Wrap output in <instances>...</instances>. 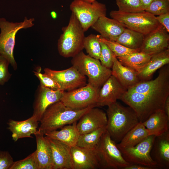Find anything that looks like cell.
Returning a JSON list of instances; mask_svg holds the SVG:
<instances>
[{"mask_svg":"<svg viewBox=\"0 0 169 169\" xmlns=\"http://www.w3.org/2000/svg\"><path fill=\"white\" fill-rule=\"evenodd\" d=\"M169 96V66L167 65L155 79L141 81L127 90L120 100L132 108L143 122L156 111L163 110Z\"/></svg>","mask_w":169,"mask_h":169,"instance_id":"cell-1","label":"cell"},{"mask_svg":"<svg viewBox=\"0 0 169 169\" xmlns=\"http://www.w3.org/2000/svg\"><path fill=\"white\" fill-rule=\"evenodd\" d=\"M94 105L75 110L65 106L60 100L49 105L44 113L40 120L38 131L44 135L57 130L64 126L77 121L81 117Z\"/></svg>","mask_w":169,"mask_h":169,"instance_id":"cell-2","label":"cell"},{"mask_svg":"<svg viewBox=\"0 0 169 169\" xmlns=\"http://www.w3.org/2000/svg\"><path fill=\"white\" fill-rule=\"evenodd\" d=\"M108 106L106 131L114 141L119 142L140 121L129 106L125 107L116 101Z\"/></svg>","mask_w":169,"mask_h":169,"instance_id":"cell-3","label":"cell"},{"mask_svg":"<svg viewBox=\"0 0 169 169\" xmlns=\"http://www.w3.org/2000/svg\"><path fill=\"white\" fill-rule=\"evenodd\" d=\"M62 30L63 33L58 42L59 53L64 58L73 57L84 49V31L72 13L68 25Z\"/></svg>","mask_w":169,"mask_h":169,"instance_id":"cell-4","label":"cell"},{"mask_svg":"<svg viewBox=\"0 0 169 169\" xmlns=\"http://www.w3.org/2000/svg\"><path fill=\"white\" fill-rule=\"evenodd\" d=\"M71 63L80 73L88 77V83L98 89L111 75L110 69L103 66L99 60L85 54L82 51L72 57Z\"/></svg>","mask_w":169,"mask_h":169,"instance_id":"cell-5","label":"cell"},{"mask_svg":"<svg viewBox=\"0 0 169 169\" xmlns=\"http://www.w3.org/2000/svg\"><path fill=\"white\" fill-rule=\"evenodd\" d=\"M33 18H24L23 21L10 22L4 18H0V54L6 58L14 70L17 69V63L13 56L15 37L18 31L22 29L33 27Z\"/></svg>","mask_w":169,"mask_h":169,"instance_id":"cell-6","label":"cell"},{"mask_svg":"<svg viewBox=\"0 0 169 169\" xmlns=\"http://www.w3.org/2000/svg\"><path fill=\"white\" fill-rule=\"evenodd\" d=\"M110 15L123 24L126 28L145 35L154 31L162 25L156 16L146 12L129 13L118 10H112Z\"/></svg>","mask_w":169,"mask_h":169,"instance_id":"cell-7","label":"cell"},{"mask_svg":"<svg viewBox=\"0 0 169 169\" xmlns=\"http://www.w3.org/2000/svg\"><path fill=\"white\" fill-rule=\"evenodd\" d=\"M96 149L100 168L124 169L131 164L124 158L116 142L106 131L101 136Z\"/></svg>","mask_w":169,"mask_h":169,"instance_id":"cell-8","label":"cell"},{"mask_svg":"<svg viewBox=\"0 0 169 169\" xmlns=\"http://www.w3.org/2000/svg\"><path fill=\"white\" fill-rule=\"evenodd\" d=\"M69 8L84 32L91 27L100 18L106 16L105 5L96 0L92 3L83 0H74L70 3Z\"/></svg>","mask_w":169,"mask_h":169,"instance_id":"cell-9","label":"cell"},{"mask_svg":"<svg viewBox=\"0 0 169 169\" xmlns=\"http://www.w3.org/2000/svg\"><path fill=\"white\" fill-rule=\"evenodd\" d=\"M99 89L88 83L84 86L64 91L60 101L73 109L80 110L92 105L96 107Z\"/></svg>","mask_w":169,"mask_h":169,"instance_id":"cell-10","label":"cell"},{"mask_svg":"<svg viewBox=\"0 0 169 169\" xmlns=\"http://www.w3.org/2000/svg\"><path fill=\"white\" fill-rule=\"evenodd\" d=\"M156 137L154 135H150L135 146L118 148L125 160L131 164H139L152 169L158 168L151 156Z\"/></svg>","mask_w":169,"mask_h":169,"instance_id":"cell-11","label":"cell"},{"mask_svg":"<svg viewBox=\"0 0 169 169\" xmlns=\"http://www.w3.org/2000/svg\"><path fill=\"white\" fill-rule=\"evenodd\" d=\"M44 74L54 80L60 85L61 90L70 91L84 86L87 84L86 76L73 66L61 70H55L46 68Z\"/></svg>","mask_w":169,"mask_h":169,"instance_id":"cell-12","label":"cell"},{"mask_svg":"<svg viewBox=\"0 0 169 169\" xmlns=\"http://www.w3.org/2000/svg\"><path fill=\"white\" fill-rule=\"evenodd\" d=\"M169 33L162 25L144 35L140 51L150 55L160 53L169 49Z\"/></svg>","mask_w":169,"mask_h":169,"instance_id":"cell-13","label":"cell"},{"mask_svg":"<svg viewBox=\"0 0 169 169\" xmlns=\"http://www.w3.org/2000/svg\"><path fill=\"white\" fill-rule=\"evenodd\" d=\"M73 169L100 168L96 147L89 148L75 146L70 149Z\"/></svg>","mask_w":169,"mask_h":169,"instance_id":"cell-14","label":"cell"},{"mask_svg":"<svg viewBox=\"0 0 169 169\" xmlns=\"http://www.w3.org/2000/svg\"><path fill=\"white\" fill-rule=\"evenodd\" d=\"M99 90L96 106H107L120 100L126 90L111 75Z\"/></svg>","mask_w":169,"mask_h":169,"instance_id":"cell-15","label":"cell"},{"mask_svg":"<svg viewBox=\"0 0 169 169\" xmlns=\"http://www.w3.org/2000/svg\"><path fill=\"white\" fill-rule=\"evenodd\" d=\"M79 120L77 127L81 135L106 127L107 117L102 110L94 107L84 113Z\"/></svg>","mask_w":169,"mask_h":169,"instance_id":"cell-16","label":"cell"},{"mask_svg":"<svg viewBox=\"0 0 169 169\" xmlns=\"http://www.w3.org/2000/svg\"><path fill=\"white\" fill-rule=\"evenodd\" d=\"M64 91L62 90H54L40 86L34 103L33 116L39 121L47 108L60 100Z\"/></svg>","mask_w":169,"mask_h":169,"instance_id":"cell-17","label":"cell"},{"mask_svg":"<svg viewBox=\"0 0 169 169\" xmlns=\"http://www.w3.org/2000/svg\"><path fill=\"white\" fill-rule=\"evenodd\" d=\"M45 136L51 148L53 169H73L71 147L58 140Z\"/></svg>","mask_w":169,"mask_h":169,"instance_id":"cell-18","label":"cell"},{"mask_svg":"<svg viewBox=\"0 0 169 169\" xmlns=\"http://www.w3.org/2000/svg\"><path fill=\"white\" fill-rule=\"evenodd\" d=\"M91 27L100 33L102 37L114 41H116L126 28L120 22L106 16L100 18Z\"/></svg>","mask_w":169,"mask_h":169,"instance_id":"cell-19","label":"cell"},{"mask_svg":"<svg viewBox=\"0 0 169 169\" xmlns=\"http://www.w3.org/2000/svg\"><path fill=\"white\" fill-rule=\"evenodd\" d=\"M158 168H169V131L156 136L151 152Z\"/></svg>","mask_w":169,"mask_h":169,"instance_id":"cell-20","label":"cell"},{"mask_svg":"<svg viewBox=\"0 0 169 169\" xmlns=\"http://www.w3.org/2000/svg\"><path fill=\"white\" fill-rule=\"evenodd\" d=\"M38 121L33 115L27 120L18 121L10 119L8 122V129L12 132L13 140L16 141L19 139L33 137L31 135L37 131Z\"/></svg>","mask_w":169,"mask_h":169,"instance_id":"cell-21","label":"cell"},{"mask_svg":"<svg viewBox=\"0 0 169 169\" xmlns=\"http://www.w3.org/2000/svg\"><path fill=\"white\" fill-rule=\"evenodd\" d=\"M34 135L37 144L35 152L39 169H53L52 151L48 141L38 130Z\"/></svg>","mask_w":169,"mask_h":169,"instance_id":"cell-22","label":"cell"},{"mask_svg":"<svg viewBox=\"0 0 169 169\" xmlns=\"http://www.w3.org/2000/svg\"><path fill=\"white\" fill-rule=\"evenodd\" d=\"M111 75L115 77L126 90L140 81L138 73L133 69L123 65L114 55Z\"/></svg>","mask_w":169,"mask_h":169,"instance_id":"cell-23","label":"cell"},{"mask_svg":"<svg viewBox=\"0 0 169 169\" xmlns=\"http://www.w3.org/2000/svg\"><path fill=\"white\" fill-rule=\"evenodd\" d=\"M142 123L150 135L157 136L169 131V117L163 110L152 113Z\"/></svg>","mask_w":169,"mask_h":169,"instance_id":"cell-24","label":"cell"},{"mask_svg":"<svg viewBox=\"0 0 169 169\" xmlns=\"http://www.w3.org/2000/svg\"><path fill=\"white\" fill-rule=\"evenodd\" d=\"M169 63V49L152 55L149 60L138 73L140 81L150 80L158 69Z\"/></svg>","mask_w":169,"mask_h":169,"instance_id":"cell-25","label":"cell"},{"mask_svg":"<svg viewBox=\"0 0 169 169\" xmlns=\"http://www.w3.org/2000/svg\"><path fill=\"white\" fill-rule=\"evenodd\" d=\"M77 121L72 125H65L60 131L55 130L46 133L49 138L58 140L71 147L76 145L80 135L77 127Z\"/></svg>","mask_w":169,"mask_h":169,"instance_id":"cell-26","label":"cell"},{"mask_svg":"<svg viewBox=\"0 0 169 169\" xmlns=\"http://www.w3.org/2000/svg\"><path fill=\"white\" fill-rule=\"evenodd\" d=\"M150 135L142 122L140 121L128 131L120 143L116 144L119 148L131 147L136 146Z\"/></svg>","mask_w":169,"mask_h":169,"instance_id":"cell-27","label":"cell"},{"mask_svg":"<svg viewBox=\"0 0 169 169\" xmlns=\"http://www.w3.org/2000/svg\"><path fill=\"white\" fill-rule=\"evenodd\" d=\"M152 55L139 51L116 57L124 65L139 73L145 67Z\"/></svg>","mask_w":169,"mask_h":169,"instance_id":"cell-28","label":"cell"},{"mask_svg":"<svg viewBox=\"0 0 169 169\" xmlns=\"http://www.w3.org/2000/svg\"><path fill=\"white\" fill-rule=\"evenodd\" d=\"M144 36L141 33L126 28L115 41L128 48L140 50Z\"/></svg>","mask_w":169,"mask_h":169,"instance_id":"cell-29","label":"cell"},{"mask_svg":"<svg viewBox=\"0 0 169 169\" xmlns=\"http://www.w3.org/2000/svg\"><path fill=\"white\" fill-rule=\"evenodd\" d=\"M106 131V127H103L89 133L80 135L76 146L89 148L96 147L101 136Z\"/></svg>","mask_w":169,"mask_h":169,"instance_id":"cell-30","label":"cell"},{"mask_svg":"<svg viewBox=\"0 0 169 169\" xmlns=\"http://www.w3.org/2000/svg\"><path fill=\"white\" fill-rule=\"evenodd\" d=\"M100 35L91 34L85 37L84 41V47L88 55L95 59H99L101 52Z\"/></svg>","mask_w":169,"mask_h":169,"instance_id":"cell-31","label":"cell"},{"mask_svg":"<svg viewBox=\"0 0 169 169\" xmlns=\"http://www.w3.org/2000/svg\"><path fill=\"white\" fill-rule=\"evenodd\" d=\"M118 10L129 13L141 12L145 11L140 0H116Z\"/></svg>","mask_w":169,"mask_h":169,"instance_id":"cell-32","label":"cell"},{"mask_svg":"<svg viewBox=\"0 0 169 169\" xmlns=\"http://www.w3.org/2000/svg\"><path fill=\"white\" fill-rule=\"evenodd\" d=\"M107 44L116 57L127 55L130 54L140 51V50L128 48L115 41H111L102 37L100 39Z\"/></svg>","mask_w":169,"mask_h":169,"instance_id":"cell-33","label":"cell"},{"mask_svg":"<svg viewBox=\"0 0 169 169\" xmlns=\"http://www.w3.org/2000/svg\"><path fill=\"white\" fill-rule=\"evenodd\" d=\"M10 169H39L35 151L24 159L14 161Z\"/></svg>","mask_w":169,"mask_h":169,"instance_id":"cell-34","label":"cell"},{"mask_svg":"<svg viewBox=\"0 0 169 169\" xmlns=\"http://www.w3.org/2000/svg\"><path fill=\"white\" fill-rule=\"evenodd\" d=\"M145 11L155 16L169 13V0H154Z\"/></svg>","mask_w":169,"mask_h":169,"instance_id":"cell-35","label":"cell"},{"mask_svg":"<svg viewBox=\"0 0 169 169\" xmlns=\"http://www.w3.org/2000/svg\"><path fill=\"white\" fill-rule=\"evenodd\" d=\"M41 68L38 67L33 71L34 75L40 81L41 86L54 90H61L60 85L54 80L49 76L41 73Z\"/></svg>","mask_w":169,"mask_h":169,"instance_id":"cell-36","label":"cell"},{"mask_svg":"<svg viewBox=\"0 0 169 169\" xmlns=\"http://www.w3.org/2000/svg\"><path fill=\"white\" fill-rule=\"evenodd\" d=\"M100 42L101 52L99 60L103 66L110 69L113 64L115 55L107 44L101 41Z\"/></svg>","mask_w":169,"mask_h":169,"instance_id":"cell-37","label":"cell"},{"mask_svg":"<svg viewBox=\"0 0 169 169\" xmlns=\"http://www.w3.org/2000/svg\"><path fill=\"white\" fill-rule=\"evenodd\" d=\"M8 61L0 54V84L3 85L10 78L11 74L8 70Z\"/></svg>","mask_w":169,"mask_h":169,"instance_id":"cell-38","label":"cell"},{"mask_svg":"<svg viewBox=\"0 0 169 169\" xmlns=\"http://www.w3.org/2000/svg\"><path fill=\"white\" fill-rule=\"evenodd\" d=\"M14 162L8 151L0 150V169H10Z\"/></svg>","mask_w":169,"mask_h":169,"instance_id":"cell-39","label":"cell"},{"mask_svg":"<svg viewBox=\"0 0 169 169\" xmlns=\"http://www.w3.org/2000/svg\"><path fill=\"white\" fill-rule=\"evenodd\" d=\"M158 22L169 32V13L156 17Z\"/></svg>","mask_w":169,"mask_h":169,"instance_id":"cell-40","label":"cell"},{"mask_svg":"<svg viewBox=\"0 0 169 169\" xmlns=\"http://www.w3.org/2000/svg\"><path fill=\"white\" fill-rule=\"evenodd\" d=\"M124 169H152L151 168L136 164H131L127 166Z\"/></svg>","mask_w":169,"mask_h":169,"instance_id":"cell-41","label":"cell"},{"mask_svg":"<svg viewBox=\"0 0 169 169\" xmlns=\"http://www.w3.org/2000/svg\"><path fill=\"white\" fill-rule=\"evenodd\" d=\"M163 110L169 117V96L167 97L165 102Z\"/></svg>","mask_w":169,"mask_h":169,"instance_id":"cell-42","label":"cell"},{"mask_svg":"<svg viewBox=\"0 0 169 169\" xmlns=\"http://www.w3.org/2000/svg\"><path fill=\"white\" fill-rule=\"evenodd\" d=\"M143 9L145 10L148 7L154 0H140Z\"/></svg>","mask_w":169,"mask_h":169,"instance_id":"cell-43","label":"cell"},{"mask_svg":"<svg viewBox=\"0 0 169 169\" xmlns=\"http://www.w3.org/2000/svg\"><path fill=\"white\" fill-rule=\"evenodd\" d=\"M53 19H56L57 17V14L54 11H52L50 13Z\"/></svg>","mask_w":169,"mask_h":169,"instance_id":"cell-44","label":"cell"},{"mask_svg":"<svg viewBox=\"0 0 169 169\" xmlns=\"http://www.w3.org/2000/svg\"><path fill=\"white\" fill-rule=\"evenodd\" d=\"M84 1L89 2V3H92L96 0H83Z\"/></svg>","mask_w":169,"mask_h":169,"instance_id":"cell-45","label":"cell"}]
</instances>
